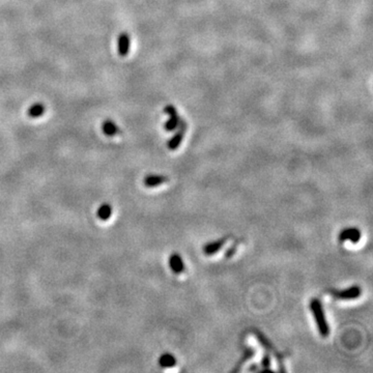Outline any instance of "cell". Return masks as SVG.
Instances as JSON below:
<instances>
[{
  "label": "cell",
  "instance_id": "9c48e42d",
  "mask_svg": "<svg viewBox=\"0 0 373 373\" xmlns=\"http://www.w3.org/2000/svg\"><path fill=\"white\" fill-rule=\"evenodd\" d=\"M130 50V37L123 33L119 37V53L121 56H126Z\"/></svg>",
  "mask_w": 373,
  "mask_h": 373
},
{
  "label": "cell",
  "instance_id": "3957f363",
  "mask_svg": "<svg viewBox=\"0 0 373 373\" xmlns=\"http://www.w3.org/2000/svg\"><path fill=\"white\" fill-rule=\"evenodd\" d=\"M361 237L362 235L359 228L349 227V228L343 229L339 233L338 240L340 243H345L347 240H349V242H352L353 244H356L360 242Z\"/></svg>",
  "mask_w": 373,
  "mask_h": 373
},
{
  "label": "cell",
  "instance_id": "5bb4252c",
  "mask_svg": "<svg viewBox=\"0 0 373 373\" xmlns=\"http://www.w3.org/2000/svg\"><path fill=\"white\" fill-rule=\"evenodd\" d=\"M261 366L263 370H270L271 366V356L269 354H266L263 356L262 360H261Z\"/></svg>",
  "mask_w": 373,
  "mask_h": 373
},
{
  "label": "cell",
  "instance_id": "5b68a950",
  "mask_svg": "<svg viewBox=\"0 0 373 373\" xmlns=\"http://www.w3.org/2000/svg\"><path fill=\"white\" fill-rule=\"evenodd\" d=\"M178 127H180V130H178L177 133L172 138H171L168 142V149L170 151H175L177 147L181 145L183 139L185 137V133H186V121L180 120V124H178Z\"/></svg>",
  "mask_w": 373,
  "mask_h": 373
},
{
  "label": "cell",
  "instance_id": "277c9868",
  "mask_svg": "<svg viewBox=\"0 0 373 373\" xmlns=\"http://www.w3.org/2000/svg\"><path fill=\"white\" fill-rule=\"evenodd\" d=\"M164 111H165V113L170 115L168 121H166L164 124V129L166 131H169V132L175 130L178 127V124H180V120H181L180 118H178V114L176 112L175 107H173L172 105H169V106L165 107Z\"/></svg>",
  "mask_w": 373,
  "mask_h": 373
},
{
  "label": "cell",
  "instance_id": "7a4b0ae2",
  "mask_svg": "<svg viewBox=\"0 0 373 373\" xmlns=\"http://www.w3.org/2000/svg\"><path fill=\"white\" fill-rule=\"evenodd\" d=\"M362 294V289L360 286L354 285L348 287L346 289L343 290H337V291H333V295L335 298L339 300H343V301H351V300H356L360 297Z\"/></svg>",
  "mask_w": 373,
  "mask_h": 373
},
{
  "label": "cell",
  "instance_id": "6da1fadb",
  "mask_svg": "<svg viewBox=\"0 0 373 373\" xmlns=\"http://www.w3.org/2000/svg\"><path fill=\"white\" fill-rule=\"evenodd\" d=\"M310 310L313 314L314 320L316 322V325L318 332H320L321 336L328 337L330 334V326L328 324V322L325 320L324 311L322 305V302L317 299H312L310 302Z\"/></svg>",
  "mask_w": 373,
  "mask_h": 373
},
{
  "label": "cell",
  "instance_id": "4fadbf2b",
  "mask_svg": "<svg viewBox=\"0 0 373 373\" xmlns=\"http://www.w3.org/2000/svg\"><path fill=\"white\" fill-rule=\"evenodd\" d=\"M45 112V106L43 104H34L29 108L28 110V115L30 118H40L41 115H43Z\"/></svg>",
  "mask_w": 373,
  "mask_h": 373
},
{
  "label": "cell",
  "instance_id": "30bf717a",
  "mask_svg": "<svg viewBox=\"0 0 373 373\" xmlns=\"http://www.w3.org/2000/svg\"><path fill=\"white\" fill-rule=\"evenodd\" d=\"M159 365L162 368H172L176 366L175 356L169 353L163 354L159 359Z\"/></svg>",
  "mask_w": 373,
  "mask_h": 373
},
{
  "label": "cell",
  "instance_id": "ba28073f",
  "mask_svg": "<svg viewBox=\"0 0 373 373\" xmlns=\"http://www.w3.org/2000/svg\"><path fill=\"white\" fill-rule=\"evenodd\" d=\"M168 181V177L164 175H147L144 178V186L146 188H154L161 186Z\"/></svg>",
  "mask_w": 373,
  "mask_h": 373
},
{
  "label": "cell",
  "instance_id": "8992f818",
  "mask_svg": "<svg viewBox=\"0 0 373 373\" xmlns=\"http://www.w3.org/2000/svg\"><path fill=\"white\" fill-rule=\"evenodd\" d=\"M169 267L171 271H173L174 274L180 275L185 271V263L184 260L182 259L181 255L177 253H173L170 255L169 257Z\"/></svg>",
  "mask_w": 373,
  "mask_h": 373
},
{
  "label": "cell",
  "instance_id": "52a82bcc",
  "mask_svg": "<svg viewBox=\"0 0 373 373\" xmlns=\"http://www.w3.org/2000/svg\"><path fill=\"white\" fill-rule=\"evenodd\" d=\"M225 243H226V238H221V239L215 240V242L208 243L203 247V253L207 256L214 255L221 250V248Z\"/></svg>",
  "mask_w": 373,
  "mask_h": 373
},
{
  "label": "cell",
  "instance_id": "8fae6325",
  "mask_svg": "<svg viewBox=\"0 0 373 373\" xmlns=\"http://www.w3.org/2000/svg\"><path fill=\"white\" fill-rule=\"evenodd\" d=\"M97 216L100 220L108 221L112 216V206L109 203H103L100 205L97 212Z\"/></svg>",
  "mask_w": 373,
  "mask_h": 373
},
{
  "label": "cell",
  "instance_id": "7c38bea8",
  "mask_svg": "<svg viewBox=\"0 0 373 373\" xmlns=\"http://www.w3.org/2000/svg\"><path fill=\"white\" fill-rule=\"evenodd\" d=\"M103 132L107 136H114L120 133V130L116 124L111 120H106L103 123Z\"/></svg>",
  "mask_w": 373,
  "mask_h": 373
}]
</instances>
